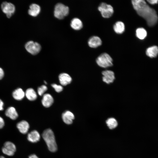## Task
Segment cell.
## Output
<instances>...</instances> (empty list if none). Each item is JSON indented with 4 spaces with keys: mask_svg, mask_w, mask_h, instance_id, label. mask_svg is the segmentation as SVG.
I'll return each mask as SVG.
<instances>
[{
    "mask_svg": "<svg viewBox=\"0 0 158 158\" xmlns=\"http://www.w3.org/2000/svg\"><path fill=\"white\" fill-rule=\"evenodd\" d=\"M132 4L137 14L144 18L149 26L155 25L158 17L155 10L150 8L144 0H133Z\"/></svg>",
    "mask_w": 158,
    "mask_h": 158,
    "instance_id": "cell-1",
    "label": "cell"
},
{
    "mask_svg": "<svg viewBox=\"0 0 158 158\" xmlns=\"http://www.w3.org/2000/svg\"><path fill=\"white\" fill-rule=\"evenodd\" d=\"M42 136L49 150L53 152H56L57 150V145L52 130L49 128L46 129L43 132Z\"/></svg>",
    "mask_w": 158,
    "mask_h": 158,
    "instance_id": "cell-2",
    "label": "cell"
},
{
    "mask_svg": "<svg viewBox=\"0 0 158 158\" xmlns=\"http://www.w3.org/2000/svg\"><path fill=\"white\" fill-rule=\"evenodd\" d=\"M96 62L100 67L106 68L113 66V59L108 54L104 53L99 55L96 60Z\"/></svg>",
    "mask_w": 158,
    "mask_h": 158,
    "instance_id": "cell-3",
    "label": "cell"
},
{
    "mask_svg": "<svg viewBox=\"0 0 158 158\" xmlns=\"http://www.w3.org/2000/svg\"><path fill=\"white\" fill-rule=\"evenodd\" d=\"M69 13L68 7L62 3H57L55 6L54 15L58 19H63L68 15Z\"/></svg>",
    "mask_w": 158,
    "mask_h": 158,
    "instance_id": "cell-4",
    "label": "cell"
},
{
    "mask_svg": "<svg viewBox=\"0 0 158 158\" xmlns=\"http://www.w3.org/2000/svg\"><path fill=\"white\" fill-rule=\"evenodd\" d=\"M98 10L102 17L109 18L113 15L114 11L113 7L110 5L105 3H102L98 7Z\"/></svg>",
    "mask_w": 158,
    "mask_h": 158,
    "instance_id": "cell-5",
    "label": "cell"
},
{
    "mask_svg": "<svg viewBox=\"0 0 158 158\" xmlns=\"http://www.w3.org/2000/svg\"><path fill=\"white\" fill-rule=\"evenodd\" d=\"M25 47L28 52L33 55L37 54L41 49V47L40 44L32 41L27 42L25 44Z\"/></svg>",
    "mask_w": 158,
    "mask_h": 158,
    "instance_id": "cell-6",
    "label": "cell"
},
{
    "mask_svg": "<svg viewBox=\"0 0 158 158\" xmlns=\"http://www.w3.org/2000/svg\"><path fill=\"white\" fill-rule=\"evenodd\" d=\"M1 8L2 12L9 18H11L14 14L16 10L15 7L13 4L6 1L2 3Z\"/></svg>",
    "mask_w": 158,
    "mask_h": 158,
    "instance_id": "cell-7",
    "label": "cell"
},
{
    "mask_svg": "<svg viewBox=\"0 0 158 158\" xmlns=\"http://www.w3.org/2000/svg\"><path fill=\"white\" fill-rule=\"evenodd\" d=\"M16 150V147L15 145L10 141L6 142L2 149L3 153L8 156L13 155Z\"/></svg>",
    "mask_w": 158,
    "mask_h": 158,
    "instance_id": "cell-8",
    "label": "cell"
},
{
    "mask_svg": "<svg viewBox=\"0 0 158 158\" xmlns=\"http://www.w3.org/2000/svg\"><path fill=\"white\" fill-rule=\"evenodd\" d=\"M103 81L107 84L112 83L115 79L114 72L111 70H106L102 72Z\"/></svg>",
    "mask_w": 158,
    "mask_h": 158,
    "instance_id": "cell-9",
    "label": "cell"
},
{
    "mask_svg": "<svg viewBox=\"0 0 158 158\" xmlns=\"http://www.w3.org/2000/svg\"><path fill=\"white\" fill-rule=\"evenodd\" d=\"M62 117L63 121L65 123L70 124L73 123L75 117L72 112L69 111H66L62 114Z\"/></svg>",
    "mask_w": 158,
    "mask_h": 158,
    "instance_id": "cell-10",
    "label": "cell"
},
{
    "mask_svg": "<svg viewBox=\"0 0 158 158\" xmlns=\"http://www.w3.org/2000/svg\"><path fill=\"white\" fill-rule=\"evenodd\" d=\"M88 44L90 47L95 48L102 44V41L99 37L97 36H93L89 39Z\"/></svg>",
    "mask_w": 158,
    "mask_h": 158,
    "instance_id": "cell-11",
    "label": "cell"
},
{
    "mask_svg": "<svg viewBox=\"0 0 158 158\" xmlns=\"http://www.w3.org/2000/svg\"><path fill=\"white\" fill-rule=\"evenodd\" d=\"M60 83L63 86L66 85L71 82L72 78L68 74L63 73L60 74L59 76Z\"/></svg>",
    "mask_w": 158,
    "mask_h": 158,
    "instance_id": "cell-12",
    "label": "cell"
},
{
    "mask_svg": "<svg viewBox=\"0 0 158 158\" xmlns=\"http://www.w3.org/2000/svg\"><path fill=\"white\" fill-rule=\"evenodd\" d=\"M54 102V99L50 94L47 93L44 94L42 100L43 105L45 107H49L51 106Z\"/></svg>",
    "mask_w": 158,
    "mask_h": 158,
    "instance_id": "cell-13",
    "label": "cell"
},
{
    "mask_svg": "<svg viewBox=\"0 0 158 158\" xmlns=\"http://www.w3.org/2000/svg\"><path fill=\"white\" fill-rule=\"evenodd\" d=\"M29 127L28 123L25 120L19 122L17 124V127L19 131L23 134H25L28 132Z\"/></svg>",
    "mask_w": 158,
    "mask_h": 158,
    "instance_id": "cell-14",
    "label": "cell"
},
{
    "mask_svg": "<svg viewBox=\"0 0 158 158\" xmlns=\"http://www.w3.org/2000/svg\"><path fill=\"white\" fill-rule=\"evenodd\" d=\"M40 10L41 8L40 6L36 4H32L29 6L28 13L32 16L36 17L39 14Z\"/></svg>",
    "mask_w": 158,
    "mask_h": 158,
    "instance_id": "cell-15",
    "label": "cell"
},
{
    "mask_svg": "<svg viewBox=\"0 0 158 158\" xmlns=\"http://www.w3.org/2000/svg\"><path fill=\"white\" fill-rule=\"evenodd\" d=\"M40 136L39 133L35 130L29 133L27 136L28 140L32 143L37 142L40 140Z\"/></svg>",
    "mask_w": 158,
    "mask_h": 158,
    "instance_id": "cell-16",
    "label": "cell"
},
{
    "mask_svg": "<svg viewBox=\"0 0 158 158\" xmlns=\"http://www.w3.org/2000/svg\"><path fill=\"white\" fill-rule=\"evenodd\" d=\"M6 115L12 120L16 119L18 116V114L14 107H8L6 110Z\"/></svg>",
    "mask_w": 158,
    "mask_h": 158,
    "instance_id": "cell-17",
    "label": "cell"
},
{
    "mask_svg": "<svg viewBox=\"0 0 158 158\" xmlns=\"http://www.w3.org/2000/svg\"><path fill=\"white\" fill-rule=\"evenodd\" d=\"M70 25L73 29L75 30H80L83 26L82 21L78 18H73L71 20Z\"/></svg>",
    "mask_w": 158,
    "mask_h": 158,
    "instance_id": "cell-18",
    "label": "cell"
},
{
    "mask_svg": "<svg viewBox=\"0 0 158 158\" xmlns=\"http://www.w3.org/2000/svg\"><path fill=\"white\" fill-rule=\"evenodd\" d=\"M146 54L151 58H154L158 54V47L154 46L148 48L146 50Z\"/></svg>",
    "mask_w": 158,
    "mask_h": 158,
    "instance_id": "cell-19",
    "label": "cell"
},
{
    "mask_svg": "<svg viewBox=\"0 0 158 158\" xmlns=\"http://www.w3.org/2000/svg\"><path fill=\"white\" fill-rule=\"evenodd\" d=\"M113 29L115 32L118 34L122 33L125 29L124 23L121 21L116 22L113 26Z\"/></svg>",
    "mask_w": 158,
    "mask_h": 158,
    "instance_id": "cell-20",
    "label": "cell"
},
{
    "mask_svg": "<svg viewBox=\"0 0 158 158\" xmlns=\"http://www.w3.org/2000/svg\"><path fill=\"white\" fill-rule=\"evenodd\" d=\"M25 93L23 90L20 88H18L15 90L12 93L13 98L17 100H20L23 98L25 95Z\"/></svg>",
    "mask_w": 158,
    "mask_h": 158,
    "instance_id": "cell-21",
    "label": "cell"
},
{
    "mask_svg": "<svg viewBox=\"0 0 158 158\" xmlns=\"http://www.w3.org/2000/svg\"><path fill=\"white\" fill-rule=\"evenodd\" d=\"M25 94L27 98L30 101H34L37 97L36 93L32 88L28 89L26 91Z\"/></svg>",
    "mask_w": 158,
    "mask_h": 158,
    "instance_id": "cell-22",
    "label": "cell"
},
{
    "mask_svg": "<svg viewBox=\"0 0 158 158\" xmlns=\"http://www.w3.org/2000/svg\"><path fill=\"white\" fill-rule=\"evenodd\" d=\"M136 37L140 40H143L145 38L147 35V32L146 30L143 28H137L136 31Z\"/></svg>",
    "mask_w": 158,
    "mask_h": 158,
    "instance_id": "cell-23",
    "label": "cell"
},
{
    "mask_svg": "<svg viewBox=\"0 0 158 158\" xmlns=\"http://www.w3.org/2000/svg\"><path fill=\"white\" fill-rule=\"evenodd\" d=\"M106 123L110 129L115 128L118 125L117 121L114 118H110L108 119L106 121Z\"/></svg>",
    "mask_w": 158,
    "mask_h": 158,
    "instance_id": "cell-24",
    "label": "cell"
},
{
    "mask_svg": "<svg viewBox=\"0 0 158 158\" xmlns=\"http://www.w3.org/2000/svg\"><path fill=\"white\" fill-rule=\"evenodd\" d=\"M47 87L45 85H42L38 88L37 92L40 96L42 95L47 90Z\"/></svg>",
    "mask_w": 158,
    "mask_h": 158,
    "instance_id": "cell-25",
    "label": "cell"
},
{
    "mask_svg": "<svg viewBox=\"0 0 158 158\" xmlns=\"http://www.w3.org/2000/svg\"><path fill=\"white\" fill-rule=\"evenodd\" d=\"M52 87L54 89L55 91L57 92H59L63 90V87L61 85H58L56 84L51 85Z\"/></svg>",
    "mask_w": 158,
    "mask_h": 158,
    "instance_id": "cell-26",
    "label": "cell"
},
{
    "mask_svg": "<svg viewBox=\"0 0 158 158\" xmlns=\"http://www.w3.org/2000/svg\"><path fill=\"white\" fill-rule=\"evenodd\" d=\"M4 121L3 119L0 116V129L3 128L4 125Z\"/></svg>",
    "mask_w": 158,
    "mask_h": 158,
    "instance_id": "cell-27",
    "label": "cell"
},
{
    "mask_svg": "<svg viewBox=\"0 0 158 158\" xmlns=\"http://www.w3.org/2000/svg\"><path fill=\"white\" fill-rule=\"evenodd\" d=\"M147 1L151 4H157L158 3V0H147Z\"/></svg>",
    "mask_w": 158,
    "mask_h": 158,
    "instance_id": "cell-28",
    "label": "cell"
},
{
    "mask_svg": "<svg viewBox=\"0 0 158 158\" xmlns=\"http://www.w3.org/2000/svg\"><path fill=\"white\" fill-rule=\"evenodd\" d=\"M4 75V72L3 69L0 67V80L1 79Z\"/></svg>",
    "mask_w": 158,
    "mask_h": 158,
    "instance_id": "cell-29",
    "label": "cell"
},
{
    "mask_svg": "<svg viewBox=\"0 0 158 158\" xmlns=\"http://www.w3.org/2000/svg\"><path fill=\"white\" fill-rule=\"evenodd\" d=\"M4 103L0 99V111L3 110Z\"/></svg>",
    "mask_w": 158,
    "mask_h": 158,
    "instance_id": "cell-30",
    "label": "cell"
},
{
    "mask_svg": "<svg viewBox=\"0 0 158 158\" xmlns=\"http://www.w3.org/2000/svg\"><path fill=\"white\" fill-rule=\"evenodd\" d=\"M29 158H39V157L35 154H32L29 156Z\"/></svg>",
    "mask_w": 158,
    "mask_h": 158,
    "instance_id": "cell-31",
    "label": "cell"
},
{
    "mask_svg": "<svg viewBox=\"0 0 158 158\" xmlns=\"http://www.w3.org/2000/svg\"><path fill=\"white\" fill-rule=\"evenodd\" d=\"M0 158H5L3 156H0Z\"/></svg>",
    "mask_w": 158,
    "mask_h": 158,
    "instance_id": "cell-32",
    "label": "cell"
},
{
    "mask_svg": "<svg viewBox=\"0 0 158 158\" xmlns=\"http://www.w3.org/2000/svg\"><path fill=\"white\" fill-rule=\"evenodd\" d=\"M44 83L45 84H47V83H46V81H44Z\"/></svg>",
    "mask_w": 158,
    "mask_h": 158,
    "instance_id": "cell-33",
    "label": "cell"
}]
</instances>
